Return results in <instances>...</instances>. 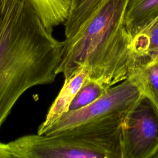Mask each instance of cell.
Here are the masks:
<instances>
[{
    "label": "cell",
    "mask_w": 158,
    "mask_h": 158,
    "mask_svg": "<svg viewBox=\"0 0 158 158\" xmlns=\"http://www.w3.org/2000/svg\"><path fill=\"white\" fill-rule=\"evenodd\" d=\"M64 41L56 39L25 0L0 8V127L22 94L53 83Z\"/></svg>",
    "instance_id": "cell-1"
},
{
    "label": "cell",
    "mask_w": 158,
    "mask_h": 158,
    "mask_svg": "<svg viewBox=\"0 0 158 158\" xmlns=\"http://www.w3.org/2000/svg\"><path fill=\"white\" fill-rule=\"evenodd\" d=\"M129 0H102L72 37L65 38L57 73L69 79L82 66L90 78L109 88L127 79L136 67L132 38L125 25Z\"/></svg>",
    "instance_id": "cell-2"
},
{
    "label": "cell",
    "mask_w": 158,
    "mask_h": 158,
    "mask_svg": "<svg viewBox=\"0 0 158 158\" xmlns=\"http://www.w3.org/2000/svg\"><path fill=\"white\" fill-rule=\"evenodd\" d=\"M122 158H151L158 152V109L141 94L121 125Z\"/></svg>",
    "instance_id": "cell-3"
},
{
    "label": "cell",
    "mask_w": 158,
    "mask_h": 158,
    "mask_svg": "<svg viewBox=\"0 0 158 158\" xmlns=\"http://www.w3.org/2000/svg\"><path fill=\"white\" fill-rule=\"evenodd\" d=\"M106 158L101 152L60 135H28L0 142V158Z\"/></svg>",
    "instance_id": "cell-4"
},
{
    "label": "cell",
    "mask_w": 158,
    "mask_h": 158,
    "mask_svg": "<svg viewBox=\"0 0 158 158\" xmlns=\"http://www.w3.org/2000/svg\"><path fill=\"white\" fill-rule=\"evenodd\" d=\"M141 94L136 83L129 77L120 84L110 87L103 95L88 106L65 112L44 135H54L95 118L126 112Z\"/></svg>",
    "instance_id": "cell-5"
},
{
    "label": "cell",
    "mask_w": 158,
    "mask_h": 158,
    "mask_svg": "<svg viewBox=\"0 0 158 158\" xmlns=\"http://www.w3.org/2000/svg\"><path fill=\"white\" fill-rule=\"evenodd\" d=\"M126 113L95 118L56 135L94 148L106 158H122L121 125Z\"/></svg>",
    "instance_id": "cell-6"
},
{
    "label": "cell",
    "mask_w": 158,
    "mask_h": 158,
    "mask_svg": "<svg viewBox=\"0 0 158 158\" xmlns=\"http://www.w3.org/2000/svg\"><path fill=\"white\" fill-rule=\"evenodd\" d=\"M90 77V71L86 66L79 68L64 83L59 94L51 106L43 122L39 126L37 133L44 135L65 112L69 110L71 102L85 80Z\"/></svg>",
    "instance_id": "cell-7"
},
{
    "label": "cell",
    "mask_w": 158,
    "mask_h": 158,
    "mask_svg": "<svg viewBox=\"0 0 158 158\" xmlns=\"http://www.w3.org/2000/svg\"><path fill=\"white\" fill-rule=\"evenodd\" d=\"M158 16V0H129L125 25L133 38Z\"/></svg>",
    "instance_id": "cell-8"
},
{
    "label": "cell",
    "mask_w": 158,
    "mask_h": 158,
    "mask_svg": "<svg viewBox=\"0 0 158 158\" xmlns=\"http://www.w3.org/2000/svg\"><path fill=\"white\" fill-rule=\"evenodd\" d=\"M136 67L156 59L158 56V16L132 39Z\"/></svg>",
    "instance_id": "cell-9"
},
{
    "label": "cell",
    "mask_w": 158,
    "mask_h": 158,
    "mask_svg": "<svg viewBox=\"0 0 158 158\" xmlns=\"http://www.w3.org/2000/svg\"><path fill=\"white\" fill-rule=\"evenodd\" d=\"M38 15L44 27L50 31L65 22L72 0H25Z\"/></svg>",
    "instance_id": "cell-10"
},
{
    "label": "cell",
    "mask_w": 158,
    "mask_h": 158,
    "mask_svg": "<svg viewBox=\"0 0 158 158\" xmlns=\"http://www.w3.org/2000/svg\"><path fill=\"white\" fill-rule=\"evenodd\" d=\"M129 77L158 109V59L136 67Z\"/></svg>",
    "instance_id": "cell-11"
},
{
    "label": "cell",
    "mask_w": 158,
    "mask_h": 158,
    "mask_svg": "<svg viewBox=\"0 0 158 158\" xmlns=\"http://www.w3.org/2000/svg\"><path fill=\"white\" fill-rule=\"evenodd\" d=\"M102 0H72L69 17L64 23L65 38L74 35L90 17Z\"/></svg>",
    "instance_id": "cell-12"
},
{
    "label": "cell",
    "mask_w": 158,
    "mask_h": 158,
    "mask_svg": "<svg viewBox=\"0 0 158 158\" xmlns=\"http://www.w3.org/2000/svg\"><path fill=\"white\" fill-rule=\"evenodd\" d=\"M109 88L100 80L88 78L71 102L69 110H75L88 106L103 95Z\"/></svg>",
    "instance_id": "cell-13"
},
{
    "label": "cell",
    "mask_w": 158,
    "mask_h": 158,
    "mask_svg": "<svg viewBox=\"0 0 158 158\" xmlns=\"http://www.w3.org/2000/svg\"><path fill=\"white\" fill-rule=\"evenodd\" d=\"M154 157H158V152L156 153V154L154 156Z\"/></svg>",
    "instance_id": "cell-14"
},
{
    "label": "cell",
    "mask_w": 158,
    "mask_h": 158,
    "mask_svg": "<svg viewBox=\"0 0 158 158\" xmlns=\"http://www.w3.org/2000/svg\"><path fill=\"white\" fill-rule=\"evenodd\" d=\"M2 3V0H0V8H1V7Z\"/></svg>",
    "instance_id": "cell-15"
},
{
    "label": "cell",
    "mask_w": 158,
    "mask_h": 158,
    "mask_svg": "<svg viewBox=\"0 0 158 158\" xmlns=\"http://www.w3.org/2000/svg\"><path fill=\"white\" fill-rule=\"evenodd\" d=\"M156 59H158V56H157V58H156ZM154 60H155V59H154Z\"/></svg>",
    "instance_id": "cell-16"
}]
</instances>
